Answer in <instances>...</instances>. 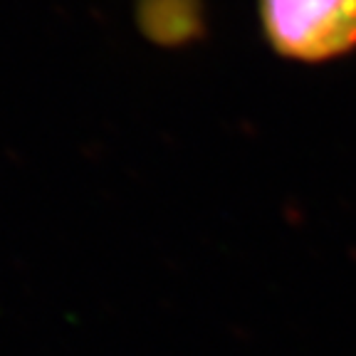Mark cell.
Listing matches in <instances>:
<instances>
[{
    "instance_id": "6da1fadb",
    "label": "cell",
    "mask_w": 356,
    "mask_h": 356,
    "mask_svg": "<svg viewBox=\"0 0 356 356\" xmlns=\"http://www.w3.org/2000/svg\"><path fill=\"white\" fill-rule=\"evenodd\" d=\"M257 13L284 60L317 65L356 50V0H257Z\"/></svg>"
},
{
    "instance_id": "7a4b0ae2",
    "label": "cell",
    "mask_w": 356,
    "mask_h": 356,
    "mask_svg": "<svg viewBox=\"0 0 356 356\" xmlns=\"http://www.w3.org/2000/svg\"><path fill=\"white\" fill-rule=\"evenodd\" d=\"M136 17L146 38L168 47L193 42L203 30L200 0H139Z\"/></svg>"
}]
</instances>
